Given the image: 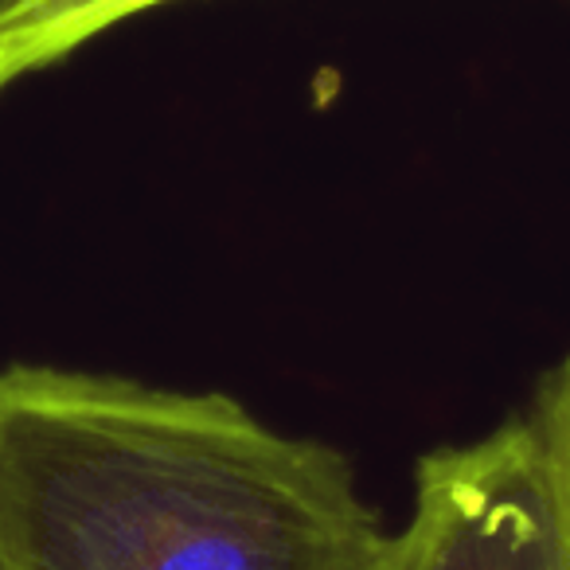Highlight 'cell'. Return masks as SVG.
<instances>
[{
    "label": "cell",
    "instance_id": "obj_2",
    "mask_svg": "<svg viewBox=\"0 0 570 570\" xmlns=\"http://www.w3.org/2000/svg\"><path fill=\"white\" fill-rule=\"evenodd\" d=\"M380 570H554L547 453L528 414L414 469V512Z\"/></svg>",
    "mask_w": 570,
    "mask_h": 570
},
{
    "label": "cell",
    "instance_id": "obj_3",
    "mask_svg": "<svg viewBox=\"0 0 570 570\" xmlns=\"http://www.w3.org/2000/svg\"><path fill=\"white\" fill-rule=\"evenodd\" d=\"M176 0H28L0 24V95L71 59L98 36Z\"/></svg>",
    "mask_w": 570,
    "mask_h": 570
},
{
    "label": "cell",
    "instance_id": "obj_4",
    "mask_svg": "<svg viewBox=\"0 0 570 570\" xmlns=\"http://www.w3.org/2000/svg\"><path fill=\"white\" fill-rule=\"evenodd\" d=\"M528 419L547 453L554 504V570H570V352L539 380Z\"/></svg>",
    "mask_w": 570,
    "mask_h": 570
},
{
    "label": "cell",
    "instance_id": "obj_6",
    "mask_svg": "<svg viewBox=\"0 0 570 570\" xmlns=\"http://www.w3.org/2000/svg\"><path fill=\"white\" fill-rule=\"evenodd\" d=\"M0 570H9V559H4V547H0Z\"/></svg>",
    "mask_w": 570,
    "mask_h": 570
},
{
    "label": "cell",
    "instance_id": "obj_1",
    "mask_svg": "<svg viewBox=\"0 0 570 570\" xmlns=\"http://www.w3.org/2000/svg\"><path fill=\"white\" fill-rule=\"evenodd\" d=\"M391 531L341 450L219 391L0 372L9 570H380Z\"/></svg>",
    "mask_w": 570,
    "mask_h": 570
},
{
    "label": "cell",
    "instance_id": "obj_5",
    "mask_svg": "<svg viewBox=\"0 0 570 570\" xmlns=\"http://www.w3.org/2000/svg\"><path fill=\"white\" fill-rule=\"evenodd\" d=\"M24 4H28V0H0V24H4V20H9L17 9H24Z\"/></svg>",
    "mask_w": 570,
    "mask_h": 570
}]
</instances>
